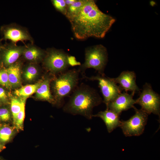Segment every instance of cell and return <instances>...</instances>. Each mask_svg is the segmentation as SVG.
<instances>
[{
  "mask_svg": "<svg viewBox=\"0 0 160 160\" xmlns=\"http://www.w3.org/2000/svg\"><path fill=\"white\" fill-rule=\"evenodd\" d=\"M67 18L75 37L80 40L104 37L116 21L102 12L93 0H84L79 9Z\"/></svg>",
  "mask_w": 160,
  "mask_h": 160,
  "instance_id": "cell-1",
  "label": "cell"
},
{
  "mask_svg": "<svg viewBox=\"0 0 160 160\" xmlns=\"http://www.w3.org/2000/svg\"><path fill=\"white\" fill-rule=\"evenodd\" d=\"M103 100L97 91L84 83L77 86L71 93L63 111L73 115H80L88 119L93 116V109Z\"/></svg>",
  "mask_w": 160,
  "mask_h": 160,
  "instance_id": "cell-2",
  "label": "cell"
},
{
  "mask_svg": "<svg viewBox=\"0 0 160 160\" xmlns=\"http://www.w3.org/2000/svg\"><path fill=\"white\" fill-rule=\"evenodd\" d=\"M80 73L78 69H73L60 73L53 79L52 87L55 103L63 104L64 99L71 94L78 86Z\"/></svg>",
  "mask_w": 160,
  "mask_h": 160,
  "instance_id": "cell-3",
  "label": "cell"
},
{
  "mask_svg": "<svg viewBox=\"0 0 160 160\" xmlns=\"http://www.w3.org/2000/svg\"><path fill=\"white\" fill-rule=\"evenodd\" d=\"M43 63L48 71L55 73H61L70 66L80 65L73 56H69L63 51L54 48L45 51Z\"/></svg>",
  "mask_w": 160,
  "mask_h": 160,
  "instance_id": "cell-4",
  "label": "cell"
},
{
  "mask_svg": "<svg viewBox=\"0 0 160 160\" xmlns=\"http://www.w3.org/2000/svg\"><path fill=\"white\" fill-rule=\"evenodd\" d=\"M108 60L106 48L101 44L87 47L85 51V61L80 65L78 70L82 74L87 69L92 68L98 74H104V71Z\"/></svg>",
  "mask_w": 160,
  "mask_h": 160,
  "instance_id": "cell-5",
  "label": "cell"
},
{
  "mask_svg": "<svg viewBox=\"0 0 160 160\" xmlns=\"http://www.w3.org/2000/svg\"><path fill=\"white\" fill-rule=\"evenodd\" d=\"M136 102L148 115L152 113L160 116V97L153 91L150 84L146 83L143 86Z\"/></svg>",
  "mask_w": 160,
  "mask_h": 160,
  "instance_id": "cell-6",
  "label": "cell"
},
{
  "mask_svg": "<svg viewBox=\"0 0 160 160\" xmlns=\"http://www.w3.org/2000/svg\"><path fill=\"white\" fill-rule=\"evenodd\" d=\"M135 114L129 119L121 121L120 127L126 136H139L143 132L148 114L141 109L133 108Z\"/></svg>",
  "mask_w": 160,
  "mask_h": 160,
  "instance_id": "cell-7",
  "label": "cell"
},
{
  "mask_svg": "<svg viewBox=\"0 0 160 160\" xmlns=\"http://www.w3.org/2000/svg\"><path fill=\"white\" fill-rule=\"evenodd\" d=\"M83 77L89 80L97 81L103 98V102L105 104L106 107L122 91L113 78L108 77L105 74H98L90 77L84 75Z\"/></svg>",
  "mask_w": 160,
  "mask_h": 160,
  "instance_id": "cell-8",
  "label": "cell"
},
{
  "mask_svg": "<svg viewBox=\"0 0 160 160\" xmlns=\"http://www.w3.org/2000/svg\"><path fill=\"white\" fill-rule=\"evenodd\" d=\"M0 33L2 40H9L15 44L19 41L24 43L26 41H29L32 44L34 43L33 39L27 29L15 23L2 26L0 28Z\"/></svg>",
  "mask_w": 160,
  "mask_h": 160,
  "instance_id": "cell-9",
  "label": "cell"
},
{
  "mask_svg": "<svg viewBox=\"0 0 160 160\" xmlns=\"http://www.w3.org/2000/svg\"><path fill=\"white\" fill-rule=\"evenodd\" d=\"M24 46L11 42L3 44L0 49V65L7 68L17 62L22 56Z\"/></svg>",
  "mask_w": 160,
  "mask_h": 160,
  "instance_id": "cell-10",
  "label": "cell"
},
{
  "mask_svg": "<svg viewBox=\"0 0 160 160\" xmlns=\"http://www.w3.org/2000/svg\"><path fill=\"white\" fill-rule=\"evenodd\" d=\"M134 94L125 92L121 93L108 104L106 109H110L120 116L123 111L134 107L136 104V100L133 98Z\"/></svg>",
  "mask_w": 160,
  "mask_h": 160,
  "instance_id": "cell-11",
  "label": "cell"
},
{
  "mask_svg": "<svg viewBox=\"0 0 160 160\" xmlns=\"http://www.w3.org/2000/svg\"><path fill=\"white\" fill-rule=\"evenodd\" d=\"M136 76L133 71H124L117 77L113 78L114 80L122 90L125 92L130 91L134 94L140 93V90L136 82Z\"/></svg>",
  "mask_w": 160,
  "mask_h": 160,
  "instance_id": "cell-12",
  "label": "cell"
},
{
  "mask_svg": "<svg viewBox=\"0 0 160 160\" xmlns=\"http://www.w3.org/2000/svg\"><path fill=\"white\" fill-rule=\"evenodd\" d=\"M119 115L113 111L106 109L103 111H100L97 114L93 115V117H99L105 123L107 130L109 133L112 132L114 129L120 127L121 121Z\"/></svg>",
  "mask_w": 160,
  "mask_h": 160,
  "instance_id": "cell-13",
  "label": "cell"
},
{
  "mask_svg": "<svg viewBox=\"0 0 160 160\" xmlns=\"http://www.w3.org/2000/svg\"><path fill=\"white\" fill-rule=\"evenodd\" d=\"M45 55V51L31 43L24 45L22 56L25 60L35 63L43 59Z\"/></svg>",
  "mask_w": 160,
  "mask_h": 160,
  "instance_id": "cell-14",
  "label": "cell"
},
{
  "mask_svg": "<svg viewBox=\"0 0 160 160\" xmlns=\"http://www.w3.org/2000/svg\"><path fill=\"white\" fill-rule=\"evenodd\" d=\"M40 81V82L36 91V96L40 99L49 102L55 103L50 88L52 79L45 77Z\"/></svg>",
  "mask_w": 160,
  "mask_h": 160,
  "instance_id": "cell-15",
  "label": "cell"
},
{
  "mask_svg": "<svg viewBox=\"0 0 160 160\" xmlns=\"http://www.w3.org/2000/svg\"><path fill=\"white\" fill-rule=\"evenodd\" d=\"M21 64L17 61L6 68L11 87L19 86L21 83Z\"/></svg>",
  "mask_w": 160,
  "mask_h": 160,
  "instance_id": "cell-16",
  "label": "cell"
},
{
  "mask_svg": "<svg viewBox=\"0 0 160 160\" xmlns=\"http://www.w3.org/2000/svg\"><path fill=\"white\" fill-rule=\"evenodd\" d=\"M40 81L34 84H28L16 90L15 94L22 98H26L28 97L35 92L39 85Z\"/></svg>",
  "mask_w": 160,
  "mask_h": 160,
  "instance_id": "cell-17",
  "label": "cell"
},
{
  "mask_svg": "<svg viewBox=\"0 0 160 160\" xmlns=\"http://www.w3.org/2000/svg\"><path fill=\"white\" fill-rule=\"evenodd\" d=\"M23 102V98L20 100L15 97H13L11 99V110L14 123L15 121L17 114L21 109Z\"/></svg>",
  "mask_w": 160,
  "mask_h": 160,
  "instance_id": "cell-18",
  "label": "cell"
},
{
  "mask_svg": "<svg viewBox=\"0 0 160 160\" xmlns=\"http://www.w3.org/2000/svg\"><path fill=\"white\" fill-rule=\"evenodd\" d=\"M24 72L25 79L27 81H31L38 75V71L35 64L30 63L26 67Z\"/></svg>",
  "mask_w": 160,
  "mask_h": 160,
  "instance_id": "cell-19",
  "label": "cell"
},
{
  "mask_svg": "<svg viewBox=\"0 0 160 160\" xmlns=\"http://www.w3.org/2000/svg\"><path fill=\"white\" fill-rule=\"evenodd\" d=\"M13 134V129L11 127L4 125L0 127V141L6 143L9 141Z\"/></svg>",
  "mask_w": 160,
  "mask_h": 160,
  "instance_id": "cell-20",
  "label": "cell"
},
{
  "mask_svg": "<svg viewBox=\"0 0 160 160\" xmlns=\"http://www.w3.org/2000/svg\"><path fill=\"white\" fill-rule=\"evenodd\" d=\"M26 98H23V102L21 109L17 114L15 121L14 123L15 128L18 129H22L25 117V105Z\"/></svg>",
  "mask_w": 160,
  "mask_h": 160,
  "instance_id": "cell-21",
  "label": "cell"
},
{
  "mask_svg": "<svg viewBox=\"0 0 160 160\" xmlns=\"http://www.w3.org/2000/svg\"><path fill=\"white\" fill-rule=\"evenodd\" d=\"M84 2V0H76L71 5L67 7L65 15L67 18L76 13L81 8Z\"/></svg>",
  "mask_w": 160,
  "mask_h": 160,
  "instance_id": "cell-22",
  "label": "cell"
},
{
  "mask_svg": "<svg viewBox=\"0 0 160 160\" xmlns=\"http://www.w3.org/2000/svg\"><path fill=\"white\" fill-rule=\"evenodd\" d=\"M0 84L8 89L11 87L6 68L2 67L0 68Z\"/></svg>",
  "mask_w": 160,
  "mask_h": 160,
  "instance_id": "cell-23",
  "label": "cell"
},
{
  "mask_svg": "<svg viewBox=\"0 0 160 160\" xmlns=\"http://www.w3.org/2000/svg\"><path fill=\"white\" fill-rule=\"evenodd\" d=\"M51 2L55 9L64 15H66L67 6L64 0H52Z\"/></svg>",
  "mask_w": 160,
  "mask_h": 160,
  "instance_id": "cell-24",
  "label": "cell"
},
{
  "mask_svg": "<svg viewBox=\"0 0 160 160\" xmlns=\"http://www.w3.org/2000/svg\"><path fill=\"white\" fill-rule=\"evenodd\" d=\"M10 113L7 108L5 107L0 108V120L3 121H9L10 119Z\"/></svg>",
  "mask_w": 160,
  "mask_h": 160,
  "instance_id": "cell-25",
  "label": "cell"
},
{
  "mask_svg": "<svg viewBox=\"0 0 160 160\" xmlns=\"http://www.w3.org/2000/svg\"><path fill=\"white\" fill-rule=\"evenodd\" d=\"M7 99V96L6 91L3 88L0 87V100L6 101Z\"/></svg>",
  "mask_w": 160,
  "mask_h": 160,
  "instance_id": "cell-26",
  "label": "cell"
},
{
  "mask_svg": "<svg viewBox=\"0 0 160 160\" xmlns=\"http://www.w3.org/2000/svg\"><path fill=\"white\" fill-rule=\"evenodd\" d=\"M76 0H65V2L67 7L72 4Z\"/></svg>",
  "mask_w": 160,
  "mask_h": 160,
  "instance_id": "cell-27",
  "label": "cell"
},
{
  "mask_svg": "<svg viewBox=\"0 0 160 160\" xmlns=\"http://www.w3.org/2000/svg\"><path fill=\"white\" fill-rule=\"evenodd\" d=\"M2 40L1 39H0V49L3 45V44L2 43Z\"/></svg>",
  "mask_w": 160,
  "mask_h": 160,
  "instance_id": "cell-28",
  "label": "cell"
},
{
  "mask_svg": "<svg viewBox=\"0 0 160 160\" xmlns=\"http://www.w3.org/2000/svg\"><path fill=\"white\" fill-rule=\"evenodd\" d=\"M3 149V147L0 143V151Z\"/></svg>",
  "mask_w": 160,
  "mask_h": 160,
  "instance_id": "cell-29",
  "label": "cell"
},
{
  "mask_svg": "<svg viewBox=\"0 0 160 160\" xmlns=\"http://www.w3.org/2000/svg\"><path fill=\"white\" fill-rule=\"evenodd\" d=\"M0 160H4L3 159H2L1 158H0Z\"/></svg>",
  "mask_w": 160,
  "mask_h": 160,
  "instance_id": "cell-30",
  "label": "cell"
},
{
  "mask_svg": "<svg viewBox=\"0 0 160 160\" xmlns=\"http://www.w3.org/2000/svg\"><path fill=\"white\" fill-rule=\"evenodd\" d=\"M0 101H1L0 100Z\"/></svg>",
  "mask_w": 160,
  "mask_h": 160,
  "instance_id": "cell-31",
  "label": "cell"
}]
</instances>
